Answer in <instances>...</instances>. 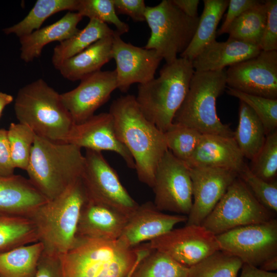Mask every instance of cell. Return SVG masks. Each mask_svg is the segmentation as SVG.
<instances>
[{
	"mask_svg": "<svg viewBox=\"0 0 277 277\" xmlns=\"http://www.w3.org/2000/svg\"><path fill=\"white\" fill-rule=\"evenodd\" d=\"M49 200L25 177L0 176V213L29 217Z\"/></svg>",
	"mask_w": 277,
	"mask_h": 277,
	"instance_id": "obj_22",
	"label": "cell"
},
{
	"mask_svg": "<svg viewBox=\"0 0 277 277\" xmlns=\"http://www.w3.org/2000/svg\"><path fill=\"white\" fill-rule=\"evenodd\" d=\"M265 2L267 17L260 47L263 51H277V1Z\"/></svg>",
	"mask_w": 277,
	"mask_h": 277,
	"instance_id": "obj_41",
	"label": "cell"
},
{
	"mask_svg": "<svg viewBox=\"0 0 277 277\" xmlns=\"http://www.w3.org/2000/svg\"><path fill=\"white\" fill-rule=\"evenodd\" d=\"M172 3L187 16L198 17L199 0H172Z\"/></svg>",
	"mask_w": 277,
	"mask_h": 277,
	"instance_id": "obj_46",
	"label": "cell"
},
{
	"mask_svg": "<svg viewBox=\"0 0 277 277\" xmlns=\"http://www.w3.org/2000/svg\"><path fill=\"white\" fill-rule=\"evenodd\" d=\"M81 176L87 198L110 206L127 216L139 205L100 151L86 149Z\"/></svg>",
	"mask_w": 277,
	"mask_h": 277,
	"instance_id": "obj_10",
	"label": "cell"
},
{
	"mask_svg": "<svg viewBox=\"0 0 277 277\" xmlns=\"http://www.w3.org/2000/svg\"><path fill=\"white\" fill-rule=\"evenodd\" d=\"M266 17V2L261 1L231 23L227 33L228 38L260 46Z\"/></svg>",
	"mask_w": 277,
	"mask_h": 277,
	"instance_id": "obj_32",
	"label": "cell"
},
{
	"mask_svg": "<svg viewBox=\"0 0 277 277\" xmlns=\"http://www.w3.org/2000/svg\"><path fill=\"white\" fill-rule=\"evenodd\" d=\"M109 112L120 140L134 160L139 181L152 188L157 166L168 150L164 133L145 117L134 95L114 100Z\"/></svg>",
	"mask_w": 277,
	"mask_h": 277,
	"instance_id": "obj_1",
	"label": "cell"
},
{
	"mask_svg": "<svg viewBox=\"0 0 277 277\" xmlns=\"http://www.w3.org/2000/svg\"><path fill=\"white\" fill-rule=\"evenodd\" d=\"M164 134L168 150L185 163L195 150L202 135L193 128L173 123Z\"/></svg>",
	"mask_w": 277,
	"mask_h": 277,
	"instance_id": "obj_36",
	"label": "cell"
},
{
	"mask_svg": "<svg viewBox=\"0 0 277 277\" xmlns=\"http://www.w3.org/2000/svg\"><path fill=\"white\" fill-rule=\"evenodd\" d=\"M7 131L11 159L15 168L26 170L36 134L28 126L11 123Z\"/></svg>",
	"mask_w": 277,
	"mask_h": 277,
	"instance_id": "obj_35",
	"label": "cell"
},
{
	"mask_svg": "<svg viewBox=\"0 0 277 277\" xmlns=\"http://www.w3.org/2000/svg\"><path fill=\"white\" fill-rule=\"evenodd\" d=\"M261 1L258 0H230L227 12L222 26L217 30V35L227 33L231 23L243 12L254 6Z\"/></svg>",
	"mask_w": 277,
	"mask_h": 277,
	"instance_id": "obj_42",
	"label": "cell"
},
{
	"mask_svg": "<svg viewBox=\"0 0 277 277\" xmlns=\"http://www.w3.org/2000/svg\"><path fill=\"white\" fill-rule=\"evenodd\" d=\"M272 216L238 176L201 225L217 235L237 227L267 222Z\"/></svg>",
	"mask_w": 277,
	"mask_h": 277,
	"instance_id": "obj_9",
	"label": "cell"
},
{
	"mask_svg": "<svg viewBox=\"0 0 277 277\" xmlns=\"http://www.w3.org/2000/svg\"><path fill=\"white\" fill-rule=\"evenodd\" d=\"M259 268L267 272H272L277 269V255L274 256L265 261Z\"/></svg>",
	"mask_w": 277,
	"mask_h": 277,
	"instance_id": "obj_48",
	"label": "cell"
},
{
	"mask_svg": "<svg viewBox=\"0 0 277 277\" xmlns=\"http://www.w3.org/2000/svg\"><path fill=\"white\" fill-rule=\"evenodd\" d=\"M84 163L78 146L36 135L26 171L29 180L50 200L81 177Z\"/></svg>",
	"mask_w": 277,
	"mask_h": 277,
	"instance_id": "obj_4",
	"label": "cell"
},
{
	"mask_svg": "<svg viewBox=\"0 0 277 277\" xmlns=\"http://www.w3.org/2000/svg\"><path fill=\"white\" fill-rule=\"evenodd\" d=\"M117 88L115 70H101L82 79L76 88L61 93V97L74 124H77L93 116Z\"/></svg>",
	"mask_w": 277,
	"mask_h": 277,
	"instance_id": "obj_17",
	"label": "cell"
},
{
	"mask_svg": "<svg viewBox=\"0 0 277 277\" xmlns=\"http://www.w3.org/2000/svg\"><path fill=\"white\" fill-rule=\"evenodd\" d=\"M187 220L186 215L163 213L153 202H147L139 205L129 215L117 241L126 248H133L161 236Z\"/></svg>",
	"mask_w": 277,
	"mask_h": 277,
	"instance_id": "obj_19",
	"label": "cell"
},
{
	"mask_svg": "<svg viewBox=\"0 0 277 277\" xmlns=\"http://www.w3.org/2000/svg\"><path fill=\"white\" fill-rule=\"evenodd\" d=\"M116 13L129 16L134 22L145 21L147 6L144 0H113Z\"/></svg>",
	"mask_w": 277,
	"mask_h": 277,
	"instance_id": "obj_43",
	"label": "cell"
},
{
	"mask_svg": "<svg viewBox=\"0 0 277 277\" xmlns=\"http://www.w3.org/2000/svg\"><path fill=\"white\" fill-rule=\"evenodd\" d=\"M238 177L245 183L256 200L272 212H277V181L268 182L254 175L246 164Z\"/></svg>",
	"mask_w": 277,
	"mask_h": 277,
	"instance_id": "obj_40",
	"label": "cell"
},
{
	"mask_svg": "<svg viewBox=\"0 0 277 277\" xmlns=\"http://www.w3.org/2000/svg\"><path fill=\"white\" fill-rule=\"evenodd\" d=\"M240 277H277V273L267 272L251 265L243 264Z\"/></svg>",
	"mask_w": 277,
	"mask_h": 277,
	"instance_id": "obj_47",
	"label": "cell"
},
{
	"mask_svg": "<svg viewBox=\"0 0 277 277\" xmlns=\"http://www.w3.org/2000/svg\"><path fill=\"white\" fill-rule=\"evenodd\" d=\"M37 242V229L30 217L0 213V253Z\"/></svg>",
	"mask_w": 277,
	"mask_h": 277,
	"instance_id": "obj_31",
	"label": "cell"
},
{
	"mask_svg": "<svg viewBox=\"0 0 277 277\" xmlns=\"http://www.w3.org/2000/svg\"><path fill=\"white\" fill-rule=\"evenodd\" d=\"M128 218L110 206L87 198L81 212L76 237L117 240Z\"/></svg>",
	"mask_w": 277,
	"mask_h": 277,
	"instance_id": "obj_21",
	"label": "cell"
},
{
	"mask_svg": "<svg viewBox=\"0 0 277 277\" xmlns=\"http://www.w3.org/2000/svg\"><path fill=\"white\" fill-rule=\"evenodd\" d=\"M76 238L59 258L64 277H128L149 253L141 245L129 248L117 240Z\"/></svg>",
	"mask_w": 277,
	"mask_h": 277,
	"instance_id": "obj_2",
	"label": "cell"
},
{
	"mask_svg": "<svg viewBox=\"0 0 277 277\" xmlns=\"http://www.w3.org/2000/svg\"><path fill=\"white\" fill-rule=\"evenodd\" d=\"M226 87L225 69L195 71L173 123L193 128L202 134L233 137L234 131L228 125L222 123L216 111V101Z\"/></svg>",
	"mask_w": 277,
	"mask_h": 277,
	"instance_id": "obj_7",
	"label": "cell"
},
{
	"mask_svg": "<svg viewBox=\"0 0 277 277\" xmlns=\"http://www.w3.org/2000/svg\"><path fill=\"white\" fill-rule=\"evenodd\" d=\"M113 36L96 41L65 61L57 70L65 78L71 81H81L90 74L101 71V68L112 58Z\"/></svg>",
	"mask_w": 277,
	"mask_h": 277,
	"instance_id": "obj_25",
	"label": "cell"
},
{
	"mask_svg": "<svg viewBox=\"0 0 277 277\" xmlns=\"http://www.w3.org/2000/svg\"><path fill=\"white\" fill-rule=\"evenodd\" d=\"M135 269H134V270H135ZM134 270H133V271L130 273V274L128 276V277H131L133 271H134Z\"/></svg>",
	"mask_w": 277,
	"mask_h": 277,
	"instance_id": "obj_50",
	"label": "cell"
},
{
	"mask_svg": "<svg viewBox=\"0 0 277 277\" xmlns=\"http://www.w3.org/2000/svg\"><path fill=\"white\" fill-rule=\"evenodd\" d=\"M145 245L188 268L220 250L216 235L201 225L173 228Z\"/></svg>",
	"mask_w": 277,
	"mask_h": 277,
	"instance_id": "obj_13",
	"label": "cell"
},
{
	"mask_svg": "<svg viewBox=\"0 0 277 277\" xmlns=\"http://www.w3.org/2000/svg\"><path fill=\"white\" fill-rule=\"evenodd\" d=\"M243 262L218 250L189 268L187 277H238Z\"/></svg>",
	"mask_w": 277,
	"mask_h": 277,
	"instance_id": "obj_33",
	"label": "cell"
},
{
	"mask_svg": "<svg viewBox=\"0 0 277 277\" xmlns=\"http://www.w3.org/2000/svg\"><path fill=\"white\" fill-rule=\"evenodd\" d=\"M64 143L95 151H111L119 154L129 168L135 169L134 160L120 140L113 116L109 112L94 114L74 124Z\"/></svg>",
	"mask_w": 277,
	"mask_h": 277,
	"instance_id": "obj_18",
	"label": "cell"
},
{
	"mask_svg": "<svg viewBox=\"0 0 277 277\" xmlns=\"http://www.w3.org/2000/svg\"><path fill=\"white\" fill-rule=\"evenodd\" d=\"M34 277H64L59 258L43 252Z\"/></svg>",
	"mask_w": 277,
	"mask_h": 277,
	"instance_id": "obj_44",
	"label": "cell"
},
{
	"mask_svg": "<svg viewBox=\"0 0 277 277\" xmlns=\"http://www.w3.org/2000/svg\"><path fill=\"white\" fill-rule=\"evenodd\" d=\"M266 137L259 118L250 107L240 101L239 124L233 138L244 158L253 160L263 147Z\"/></svg>",
	"mask_w": 277,
	"mask_h": 277,
	"instance_id": "obj_28",
	"label": "cell"
},
{
	"mask_svg": "<svg viewBox=\"0 0 277 277\" xmlns=\"http://www.w3.org/2000/svg\"><path fill=\"white\" fill-rule=\"evenodd\" d=\"M185 163L189 168H222L238 174L246 164L234 138L216 134H202L195 150Z\"/></svg>",
	"mask_w": 277,
	"mask_h": 277,
	"instance_id": "obj_20",
	"label": "cell"
},
{
	"mask_svg": "<svg viewBox=\"0 0 277 277\" xmlns=\"http://www.w3.org/2000/svg\"><path fill=\"white\" fill-rule=\"evenodd\" d=\"M13 101L12 95L5 92H0V117L5 107Z\"/></svg>",
	"mask_w": 277,
	"mask_h": 277,
	"instance_id": "obj_49",
	"label": "cell"
},
{
	"mask_svg": "<svg viewBox=\"0 0 277 277\" xmlns=\"http://www.w3.org/2000/svg\"><path fill=\"white\" fill-rule=\"evenodd\" d=\"M261 51L259 46L235 39L215 40L207 45L192 63L195 71H216L254 57Z\"/></svg>",
	"mask_w": 277,
	"mask_h": 277,
	"instance_id": "obj_23",
	"label": "cell"
},
{
	"mask_svg": "<svg viewBox=\"0 0 277 277\" xmlns=\"http://www.w3.org/2000/svg\"><path fill=\"white\" fill-rule=\"evenodd\" d=\"M220 250L259 267L277 255V220L235 228L216 235Z\"/></svg>",
	"mask_w": 277,
	"mask_h": 277,
	"instance_id": "obj_11",
	"label": "cell"
},
{
	"mask_svg": "<svg viewBox=\"0 0 277 277\" xmlns=\"http://www.w3.org/2000/svg\"><path fill=\"white\" fill-rule=\"evenodd\" d=\"M116 30L113 36L112 58L116 63L117 89L126 92L134 83L143 84L154 78L163 60L156 52L124 42Z\"/></svg>",
	"mask_w": 277,
	"mask_h": 277,
	"instance_id": "obj_15",
	"label": "cell"
},
{
	"mask_svg": "<svg viewBox=\"0 0 277 277\" xmlns=\"http://www.w3.org/2000/svg\"><path fill=\"white\" fill-rule=\"evenodd\" d=\"M199 19V16H187L172 0L147 6L145 21L150 29V36L144 48L155 50L166 63L173 62L189 45Z\"/></svg>",
	"mask_w": 277,
	"mask_h": 277,
	"instance_id": "obj_8",
	"label": "cell"
},
{
	"mask_svg": "<svg viewBox=\"0 0 277 277\" xmlns=\"http://www.w3.org/2000/svg\"><path fill=\"white\" fill-rule=\"evenodd\" d=\"M193 202L187 225H201L226 193L238 174L228 169L189 168Z\"/></svg>",
	"mask_w": 277,
	"mask_h": 277,
	"instance_id": "obj_16",
	"label": "cell"
},
{
	"mask_svg": "<svg viewBox=\"0 0 277 277\" xmlns=\"http://www.w3.org/2000/svg\"><path fill=\"white\" fill-rule=\"evenodd\" d=\"M226 92L247 105L261 121L266 135L277 128V99L247 94L227 86Z\"/></svg>",
	"mask_w": 277,
	"mask_h": 277,
	"instance_id": "obj_37",
	"label": "cell"
},
{
	"mask_svg": "<svg viewBox=\"0 0 277 277\" xmlns=\"http://www.w3.org/2000/svg\"><path fill=\"white\" fill-rule=\"evenodd\" d=\"M194 71L191 61L179 57L166 63L157 78L138 84L135 99L140 110L164 133L172 125Z\"/></svg>",
	"mask_w": 277,
	"mask_h": 277,
	"instance_id": "obj_5",
	"label": "cell"
},
{
	"mask_svg": "<svg viewBox=\"0 0 277 277\" xmlns=\"http://www.w3.org/2000/svg\"><path fill=\"white\" fill-rule=\"evenodd\" d=\"M14 110L19 123L36 135L55 142L64 143L74 124L61 94L42 78L19 89Z\"/></svg>",
	"mask_w": 277,
	"mask_h": 277,
	"instance_id": "obj_6",
	"label": "cell"
},
{
	"mask_svg": "<svg viewBox=\"0 0 277 277\" xmlns=\"http://www.w3.org/2000/svg\"><path fill=\"white\" fill-rule=\"evenodd\" d=\"M189 268L160 251L151 249L131 277H187Z\"/></svg>",
	"mask_w": 277,
	"mask_h": 277,
	"instance_id": "obj_34",
	"label": "cell"
},
{
	"mask_svg": "<svg viewBox=\"0 0 277 277\" xmlns=\"http://www.w3.org/2000/svg\"><path fill=\"white\" fill-rule=\"evenodd\" d=\"M251 171L268 182L276 181L277 175V130L266 137L261 149L251 161Z\"/></svg>",
	"mask_w": 277,
	"mask_h": 277,
	"instance_id": "obj_39",
	"label": "cell"
},
{
	"mask_svg": "<svg viewBox=\"0 0 277 277\" xmlns=\"http://www.w3.org/2000/svg\"><path fill=\"white\" fill-rule=\"evenodd\" d=\"M77 12L83 17L113 25L121 35L128 32L129 25L122 21L116 12L113 0H79Z\"/></svg>",
	"mask_w": 277,
	"mask_h": 277,
	"instance_id": "obj_38",
	"label": "cell"
},
{
	"mask_svg": "<svg viewBox=\"0 0 277 277\" xmlns=\"http://www.w3.org/2000/svg\"><path fill=\"white\" fill-rule=\"evenodd\" d=\"M41 242L0 253V277H34L44 252Z\"/></svg>",
	"mask_w": 277,
	"mask_h": 277,
	"instance_id": "obj_29",
	"label": "cell"
},
{
	"mask_svg": "<svg viewBox=\"0 0 277 277\" xmlns=\"http://www.w3.org/2000/svg\"><path fill=\"white\" fill-rule=\"evenodd\" d=\"M79 0H37L28 14L19 22L3 29L5 34L19 38L41 28L51 15L61 11H77Z\"/></svg>",
	"mask_w": 277,
	"mask_h": 277,
	"instance_id": "obj_30",
	"label": "cell"
},
{
	"mask_svg": "<svg viewBox=\"0 0 277 277\" xmlns=\"http://www.w3.org/2000/svg\"><path fill=\"white\" fill-rule=\"evenodd\" d=\"M83 17L77 12L69 11L54 23L19 37L21 59L26 63L32 62L40 56L47 44L72 37L79 30L77 26Z\"/></svg>",
	"mask_w": 277,
	"mask_h": 277,
	"instance_id": "obj_24",
	"label": "cell"
},
{
	"mask_svg": "<svg viewBox=\"0 0 277 277\" xmlns=\"http://www.w3.org/2000/svg\"><path fill=\"white\" fill-rule=\"evenodd\" d=\"M204 9L193 37L180 57L192 61L209 44L215 41L217 28L227 9L228 0H204Z\"/></svg>",
	"mask_w": 277,
	"mask_h": 277,
	"instance_id": "obj_26",
	"label": "cell"
},
{
	"mask_svg": "<svg viewBox=\"0 0 277 277\" xmlns=\"http://www.w3.org/2000/svg\"><path fill=\"white\" fill-rule=\"evenodd\" d=\"M115 30L105 23L90 19L86 26L53 49L51 61L56 69L66 60L82 52L96 41L113 36Z\"/></svg>",
	"mask_w": 277,
	"mask_h": 277,
	"instance_id": "obj_27",
	"label": "cell"
},
{
	"mask_svg": "<svg viewBox=\"0 0 277 277\" xmlns=\"http://www.w3.org/2000/svg\"><path fill=\"white\" fill-rule=\"evenodd\" d=\"M227 86L241 92L277 99V51L257 55L226 70Z\"/></svg>",
	"mask_w": 277,
	"mask_h": 277,
	"instance_id": "obj_14",
	"label": "cell"
},
{
	"mask_svg": "<svg viewBox=\"0 0 277 277\" xmlns=\"http://www.w3.org/2000/svg\"><path fill=\"white\" fill-rule=\"evenodd\" d=\"M87 195L81 177L30 216L34 222L44 253L60 258L76 240L81 212Z\"/></svg>",
	"mask_w": 277,
	"mask_h": 277,
	"instance_id": "obj_3",
	"label": "cell"
},
{
	"mask_svg": "<svg viewBox=\"0 0 277 277\" xmlns=\"http://www.w3.org/2000/svg\"><path fill=\"white\" fill-rule=\"evenodd\" d=\"M14 169L10 156L7 131L0 129V176L12 175Z\"/></svg>",
	"mask_w": 277,
	"mask_h": 277,
	"instance_id": "obj_45",
	"label": "cell"
},
{
	"mask_svg": "<svg viewBox=\"0 0 277 277\" xmlns=\"http://www.w3.org/2000/svg\"><path fill=\"white\" fill-rule=\"evenodd\" d=\"M153 204L161 211L187 216L192 202V182L186 164L167 150L155 173Z\"/></svg>",
	"mask_w": 277,
	"mask_h": 277,
	"instance_id": "obj_12",
	"label": "cell"
}]
</instances>
